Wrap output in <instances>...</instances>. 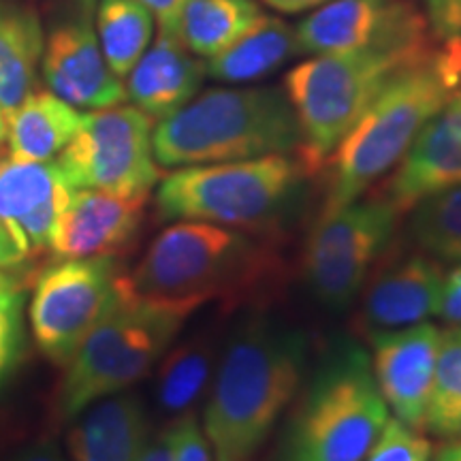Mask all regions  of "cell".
<instances>
[{
	"label": "cell",
	"instance_id": "obj_35",
	"mask_svg": "<svg viewBox=\"0 0 461 461\" xmlns=\"http://www.w3.org/2000/svg\"><path fill=\"white\" fill-rule=\"evenodd\" d=\"M140 461H173L171 429L165 428L158 434H149Z\"/></svg>",
	"mask_w": 461,
	"mask_h": 461
},
{
	"label": "cell",
	"instance_id": "obj_29",
	"mask_svg": "<svg viewBox=\"0 0 461 461\" xmlns=\"http://www.w3.org/2000/svg\"><path fill=\"white\" fill-rule=\"evenodd\" d=\"M26 280L15 269H0V389L9 383L26 348Z\"/></svg>",
	"mask_w": 461,
	"mask_h": 461
},
{
	"label": "cell",
	"instance_id": "obj_4",
	"mask_svg": "<svg viewBox=\"0 0 461 461\" xmlns=\"http://www.w3.org/2000/svg\"><path fill=\"white\" fill-rule=\"evenodd\" d=\"M299 124L285 90L214 88L152 131L160 167H193L297 152Z\"/></svg>",
	"mask_w": 461,
	"mask_h": 461
},
{
	"label": "cell",
	"instance_id": "obj_14",
	"mask_svg": "<svg viewBox=\"0 0 461 461\" xmlns=\"http://www.w3.org/2000/svg\"><path fill=\"white\" fill-rule=\"evenodd\" d=\"M429 26L408 0H330L297 26L303 54H338Z\"/></svg>",
	"mask_w": 461,
	"mask_h": 461
},
{
	"label": "cell",
	"instance_id": "obj_36",
	"mask_svg": "<svg viewBox=\"0 0 461 461\" xmlns=\"http://www.w3.org/2000/svg\"><path fill=\"white\" fill-rule=\"evenodd\" d=\"M7 461H65L62 453L58 451V447L50 440H39L32 442L24 448H20L14 457H9Z\"/></svg>",
	"mask_w": 461,
	"mask_h": 461
},
{
	"label": "cell",
	"instance_id": "obj_39",
	"mask_svg": "<svg viewBox=\"0 0 461 461\" xmlns=\"http://www.w3.org/2000/svg\"><path fill=\"white\" fill-rule=\"evenodd\" d=\"M431 461H461V442L451 440L448 445L440 447Z\"/></svg>",
	"mask_w": 461,
	"mask_h": 461
},
{
	"label": "cell",
	"instance_id": "obj_41",
	"mask_svg": "<svg viewBox=\"0 0 461 461\" xmlns=\"http://www.w3.org/2000/svg\"><path fill=\"white\" fill-rule=\"evenodd\" d=\"M7 137H9V118L7 113L3 112V107H0V154H3L5 146H7Z\"/></svg>",
	"mask_w": 461,
	"mask_h": 461
},
{
	"label": "cell",
	"instance_id": "obj_26",
	"mask_svg": "<svg viewBox=\"0 0 461 461\" xmlns=\"http://www.w3.org/2000/svg\"><path fill=\"white\" fill-rule=\"evenodd\" d=\"M68 190L75 188L54 160H0V222L15 227Z\"/></svg>",
	"mask_w": 461,
	"mask_h": 461
},
{
	"label": "cell",
	"instance_id": "obj_10",
	"mask_svg": "<svg viewBox=\"0 0 461 461\" xmlns=\"http://www.w3.org/2000/svg\"><path fill=\"white\" fill-rule=\"evenodd\" d=\"M397 212L378 194L321 212L303 248V278L331 310L353 303L395 233Z\"/></svg>",
	"mask_w": 461,
	"mask_h": 461
},
{
	"label": "cell",
	"instance_id": "obj_24",
	"mask_svg": "<svg viewBox=\"0 0 461 461\" xmlns=\"http://www.w3.org/2000/svg\"><path fill=\"white\" fill-rule=\"evenodd\" d=\"M216 350L212 339L194 338L163 355L157 374V400L171 417L190 414L193 406L207 393Z\"/></svg>",
	"mask_w": 461,
	"mask_h": 461
},
{
	"label": "cell",
	"instance_id": "obj_6",
	"mask_svg": "<svg viewBox=\"0 0 461 461\" xmlns=\"http://www.w3.org/2000/svg\"><path fill=\"white\" fill-rule=\"evenodd\" d=\"M193 312L135 295L124 276L118 302L62 366L56 417L75 420L95 402L132 387L163 359Z\"/></svg>",
	"mask_w": 461,
	"mask_h": 461
},
{
	"label": "cell",
	"instance_id": "obj_8",
	"mask_svg": "<svg viewBox=\"0 0 461 461\" xmlns=\"http://www.w3.org/2000/svg\"><path fill=\"white\" fill-rule=\"evenodd\" d=\"M308 176L288 154L180 167L157 190V214L165 222H210L244 233L274 229L291 210Z\"/></svg>",
	"mask_w": 461,
	"mask_h": 461
},
{
	"label": "cell",
	"instance_id": "obj_2",
	"mask_svg": "<svg viewBox=\"0 0 461 461\" xmlns=\"http://www.w3.org/2000/svg\"><path fill=\"white\" fill-rule=\"evenodd\" d=\"M461 88V37L440 39L434 51L380 90L327 160L322 212L361 199L400 163L414 137Z\"/></svg>",
	"mask_w": 461,
	"mask_h": 461
},
{
	"label": "cell",
	"instance_id": "obj_3",
	"mask_svg": "<svg viewBox=\"0 0 461 461\" xmlns=\"http://www.w3.org/2000/svg\"><path fill=\"white\" fill-rule=\"evenodd\" d=\"M438 41L431 26H425L359 50L314 56L286 75L285 95L302 135L297 158L308 176L325 169L380 90L428 58Z\"/></svg>",
	"mask_w": 461,
	"mask_h": 461
},
{
	"label": "cell",
	"instance_id": "obj_33",
	"mask_svg": "<svg viewBox=\"0 0 461 461\" xmlns=\"http://www.w3.org/2000/svg\"><path fill=\"white\" fill-rule=\"evenodd\" d=\"M438 316H442V321L451 327H461V265L445 274Z\"/></svg>",
	"mask_w": 461,
	"mask_h": 461
},
{
	"label": "cell",
	"instance_id": "obj_27",
	"mask_svg": "<svg viewBox=\"0 0 461 461\" xmlns=\"http://www.w3.org/2000/svg\"><path fill=\"white\" fill-rule=\"evenodd\" d=\"M408 233L428 257L461 263V186L420 199L412 207Z\"/></svg>",
	"mask_w": 461,
	"mask_h": 461
},
{
	"label": "cell",
	"instance_id": "obj_5",
	"mask_svg": "<svg viewBox=\"0 0 461 461\" xmlns=\"http://www.w3.org/2000/svg\"><path fill=\"white\" fill-rule=\"evenodd\" d=\"M387 420L370 355L339 339L305 380L276 461H363Z\"/></svg>",
	"mask_w": 461,
	"mask_h": 461
},
{
	"label": "cell",
	"instance_id": "obj_34",
	"mask_svg": "<svg viewBox=\"0 0 461 461\" xmlns=\"http://www.w3.org/2000/svg\"><path fill=\"white\" fill-rule=\"evenodd\" d=\"M140 3L146 5V7L152 11V15L157 17L163 31L173 32L176 31L177 15H180V11L188 0H140Z\"/></svg>",
	"mask_w": 461,
	"mask_h": 461
},
{
	"label": "cell",
	"instance_id": "obj_25",
	"mask_svg": "<svg viewBox=\"0 0 461 461\" xmlns=\"http://www.w3.org/2000/svg\"><path fill=\"white\" fill-rule=\"evenodd\" d=\"M103 56L120 79L126 77L148 50L154 15L140 0H99L95 11Z\"/></svg>",
	"mask_w": 461,
	"mask_h": 461
},
{
	"label": "cell",
	"instance_id": "obj_17",
	"mask_svg": "<svg viewBox=\"0 0 461 461\" xmlns=\"http://www.w3.org/2000/svg\"><path fill=\"white\" fill-rule=\"evenodd\" d=\"M445 269L428 255H411L374 274L363 295L359 322L367 336L397 331L438 314Z\"/></svg>",
	"mask_w": 461,
	"mask_h": 461
},
{
	"label": "cell",
	"instance_id": "obj_9",
	"mask_svg": "<svg viewBox=\"0 0 461 461\" xmlns=\"http://www.w3.org/2000/svg\"><path fill=\"white\" fill-rule=\"evenodd\" d=\"M124 276L115 257L58 258L39 272L28 308L39 353L65 366L118 302Z\"/></svg>",
	"mask_w": 461,
	"mask_h": 461
},
{
	"label": "cell",
	"instance_id": "obj_15",
	"mask_svg": "<svg viewBox=\"0 0 461 461\" xmlns=\"http://www.w3.org/2000/svg\"><path fill=\"white\" fill-rule=\"evenodd\" d=\"M453 186H461V90L414 137L378 197L403 214Z\"/></svg>",
	"mask_w": 461,
	"mask_h": 461
},
{
	"label": "cell",
	"instance_id": "obj_21",
	"mask_svg": "<svg viewBox=\"0 0 461 461\" xmlns=\"http://www.w3.org/2000/svg\"><path fill=\"white\" fill-rule=\"evenodd\" d=\"M84 122V113L54 92H32L9 115V157L51 160L67 148Z\"/></svg>",
	"mask_w": 461,
	"mask_h": 461
},
{
	"label": "cell",
	"instance_id": "obj_20",
	"mask_svg": "<svg viewBox=\"0 0 461 461\" xmlns=\"http://www.w3.org/2000/svg\"><path fill=\"white\" fill-rule=\"evenodd\" d=\"M43 48L39 15L26 5L0 0V107L7 118L34 92Z\"/></svg>",
	"mask_w": 461,
	"mask_h": 461
},
{
	"label": "cell",
	"instance_id": "obj_38",
	"mask_svg": "<svg viewBox=\"0 0 461 461\" xmlns=\"http://www.w3.org/2000/svg\"><path fill=\"white\" fill-rule=\"evenodd\" d=\"M265 3L280 14H302V11L321 7L330 0H265Z\"/></svg>",
	"mask_w": 461,
	"mask_h": 461
},
{
	"label": "cell",
	"instance_id": "obj_22",
	"mask_svg": "<svg viewBox=\"0 0 461 461\" xmlns=\"http://www.w3.org/2000/svg\"><path fill=\"white\" fill-rule=\"evenodd\" d=\"M297 51L295 28L280 17L261 15L240 41L218 56L207 58L205 73L227 84L255 82L285 65Z\"/></svg>",
	"mask_w": 461,
	"mask_h": 461
},
{
	"label": "cell",
	"instance_id": "obj_40",
	"mask_svg": "<svg viewBox=\"0 0 461 461\" xmlns=\"http://www.w3.org/2000/svg\"><path fill=\"white\" fill-rule=\"evenodd\" d=\"M440 438H447V440H459L461 442V414L457 419H453L447 428L440 429Z\"/></svg>",
	"mask_w": 461,
	"mask_h": 461
},
{
	"label": "cell",
	"instance_id": "obj_16",
	"mask_svg": "<svg viewBox=\"0 0 461 461\" xmlns=\"http://www.w3.org/2000/svg\"><path fill=\"white\" fill-rule=\"evenodd\" d=\"M148 197H120L101 190H73L58 218L50 252L56 258L115 257L140 233Z\"/></svg>",
	"mask_w": 461,
	"mask_h": 461
},
{
	"label": "cell",
	"instance_id": "obj_7",
	"mask_svg": "<svg viewBox=\"0 0 461 461\" xmlns=\"http://www.w3.org/2000/svg\"><path fill=\"white\" fill-rule=\"evenodd\" d=\"M274 257L244 230L177 221L160 230L126 274L143 299L199 310L216 297H235L269 276Z\"/></svg>",
	"mask_w": 461,
	"mask_h": 461
},
{
	"label": "cell",
	"instance_id": "obj_12",
	"mask_svg": "<svg viewBox=\"0 0 461 461\" xmlns=\"http://www.w3.org/2000/svg\"><path fill=\"white\" fill-rule=\"evenodd\" d=\"M41 71L48 88L73 107L105 109L126 99L122 79L109 68L95 26V0L75 7L54 26L43 48Z\"/></svg>",
	"mask_w": 461,
	"mask_h": 461
},
{
	"label": "cell",
	"instance_id": "obj_31",
	"mask_svg": "<svg viewBox=\"0 0 461 461\" xmlns=\"http://www.w3.org/2000/svg\"><path fill=\"white\" fill-rule=\"evenodd\" d=\"M173 461H214L207 438L194 414L177 417L169 425Z\"/></svg>",
	"mask_w": 461,
	"mask_h": 461
},
{
	"label": "cell",
	"instance_id": "obj_23",
	"mask_svg": "<svg viewBox=\"0 0 461 461\" xmlns=\"http://www.w3.org/2000/svg\"><path fill=\"white\" fill-rule=\"evenodd\" d=\"M261 15L255 0H188L173 32L188 51L214 58L240 41Z\"/></svg>",
	"mask_w": 461,
	"mask_h": 461
},
{
	"label": "cell",
	"instance_id": "obj_11",
	"mask_svg": "<svg viewBox=\"0 0 461 461\" xmlns=\"http://www.w3.org/2000/svg\"><path fill=\"white\" fill-rule=\"evenodd\" d=\"M152 122L135 105L84 113L82 126L56 163L75 190L149 197L160 177L152 148Z\"/></svg>",
	"mask_w": 461,
	"mask_h": 461
},
{
	"label": "cell",
	"instance_id": "obj_19",
	"mask_svg": "<svg viewBox=\"0 0 461 461\" xmlns=\"http://www.w3.org/2000/svg\"><path fill=\"white\" fill-rule=\"evenodd\" d=\"M149 431L140 397L115 393L95 402L68 431L73 461H140Z\"/></svg>",
	"mask_w": 461,
	"mask_h": 461
},
{
	"label": "cell",
	"instance_id": "obj_18",
	"mask_svg": "<svg viewBox=\"0 0 461 461\" xmlns=\"http://www.w3.org/2000/svg\"><path fill=\"white\" fill-rule=\"evenodd\" d=\"M203 75V62L188 54L176 32L160 28L157 43L126 75V99L152 120H163L194 99Z\"/></svg>",
	"mask_w": 461,
	"mask_h": 461
},
{
	"label": "cell",
	"instance_id": "obj_32",
	"mask_svg": "<svg viewBox=\"0 0 461 461\" xmlns=\"http://www.w3.org/2000/svg\"><path fill=\"white\" fill-rule=\"evenodd\" d=\"M428 20L438 39L461 37V0H428Z\"/></svg>",
	"mask_w": 461,
	"mask_h": 461
},
{
	"label": "cell",
	"instance_id": "obj_28",
	"mask_svg": "<svg viewBox=\"0 0 461 461\" xmlns=\"http://www.w3.org/2000/svg\"><path fill=\"white\" fill-rule=\"evenodd\" d=\"M461 414V327L440 331L438 344L434 389H431L425 429L440 434L453 419Z\"/></svg>",
	"mask_w": 461,
	"mask_h": 461
},
{
	"label": "cell",
	"instance_id": "obj_13",
	"mask_svg": "<svg viewBox=\"0 0 461 461\" xmlns=\"http://www.w3.org/2000/svg\"><path fill=\"white\" fill-rule=\"evenodd\" d=\"M370 339L374 378L389 412L408 428L423 431L440 330L425 321L406 330L374 333Z\"/></svg>",
	"mask_w": 461,
	"mask_h": 461
},
{
	"label": "cell",
	"instance_id": "obj_30",
	"mask_svg": "<svg viewBox=\"0 0 461 461\" xmlns=\"http://www.w3.org/2000/svg\"><path fill=\"white\" fill-rule=\"evenodd\" d=\"M431 457L434 451L428 438L393 417L384 423L363 461H431Z\"/></svg>",
	"mask_w": 461,
	"mask_h": 461
},
{
	"label": "cell",
	"instance_id": "obj_1",
	"mask_svg": "<svg viewBox=\"0 0 461 461\" xmlns=\"http://www.w3.org/2000/svg\"><path fill=\"white\" fill-rule=\"evenodd\" d=\"M308 366L305 333L252 314L230 333L207 389L203 434L214 461H252L295 400Z\"/></svg>",
	"mask_w": 461,
	"mask_h": 461
},
{
	"label": "cell",
	"instance_id": "obj_37",
	"mask_svg": "<svg viewBox=\"0 0 461 461\" xmlns=\"http://www.w3.org/2000/svg\"><path fill=\"white\" fill-rule=\"evenodd\" d=\"M26 258L28 257L20 250L9 229L0 222V269H17Z\"/></svg>",
	"mask_w": 461,
	"mask_h": 461
}]
</instances>
